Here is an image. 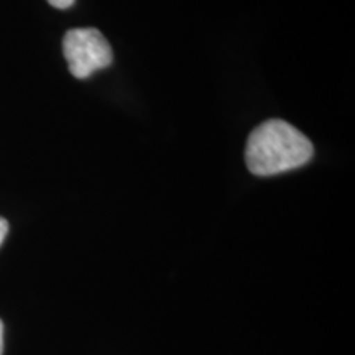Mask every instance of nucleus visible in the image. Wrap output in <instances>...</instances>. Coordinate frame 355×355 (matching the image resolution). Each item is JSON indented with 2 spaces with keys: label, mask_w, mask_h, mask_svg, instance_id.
<instances>
[{
  "label": "nucleus",
  "mask_w": 355,
  "mask_h": 355,
  "mask_svg": "<svg viewBox=\"0 0 355 355\" xmlns=\"http://www.w3.org/2000/svg\"><path fill=\"white\" fill-rule=\"evenodd\" d=\"M48 2H50L53 7L61 8V10H64V8L73 7V6H74V2H76V0H48Z\"/></svg>",
  "instance_id": "3"
},
{
  "label": "nucleus",
  "mask_w": 355,
  "mask_h": 355,
  "mask_svg": "<svg viewBox=\"0 0 355 355\" xmlns=\"http://www.w3.org/2000/svg\"><path fill=\"white\" fill-rule=\"evenodd\" d=\"M8 234V222L3 219V217H0V245H2V242L6 241Z\"/></svg>",
  "instance_id": "4"
},
{
  "label": "nucleus",
  "mask_w": 355,
  "mask_h": 355,
  "mask_svg": "<svg viewBox=\"0 0 355 355\" xmlns=\"http://www.w3.org/2000/svg\"><path fill=\"white\" fill-rule=\"evenodd\" d=\"M63 53L74 78L86 79L94 71L112 64V48L104 35L96 28H74L66 32Z\"/></svg>",
  "instance_id": "2"
},
{
  "label": "nucleus",
  "mask_w": 355,
  "mask_h": 355,
  "mask_svg": "<svg viewBox=\"0 0 355 355\" xmlns=\"http://www.w3.org/2000/svg\"><path fill=\"white\" fill-rule=\"evenodd\" d=\"M3 354V322L0 319V355Z\"/></svg>",
  "instance_id": "5"
},
{
  "label": "nucleus",
  "mask_w": 355,
  "mask_h": 355,
  "mask_svg": "<svg viewBox=\"0 0 355 355\" xmlns=\"http://www.w3.org/2000/svg\"><path fill=\"white\" fill-rule=\"evenodd\" d=\"M314 146L304 133L282 119L260 123L245 146L248 170L257 176H272L306 165Z\"/></svg>",
  "instance_id": "1"
}]
</instances>
